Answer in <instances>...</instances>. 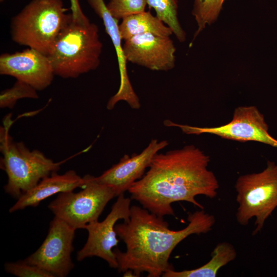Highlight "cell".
Returning <instances> with one entry per match:
<instances>
[{
	"label": "cell",
	"instance_id": "1",
	"mask_svg": "<svg viewBox=\"0 0 277 277\" xmlns=\"http://www.w3.org/2000/svg\"><path fill=\"white\" fill-rule=\"evenodd\" d=\"M209 162V156L192 145L157 153L147 172L129 189L130 198L161 217L174 215L172 204L176 202L204 209L195 197L213 199L219 188L216 176L208 169Z\"/></svg>",
	"mask_w": 277,
	"mask_h": 277
},
{
	"label": "cell",
	"instance_id": "2",
	"mask_svg": "<svg viewBox=\"0 0 277 277\" xmlns=\"http://www.w3.org/2000/svg\"><path fill=\"white\" fill-rule=\"evenodd\" d=\"M187 226L179 230L169 228L167 221L147 209L131 206L130 218L116 224L117 235L126 245V251L113 249L118 272L131 270L135 276L147 272L148 277H159L173 268L169 264L175 247L188 236L212 230L214 216L204 209L188 214Z\"/></svg>",
	"mask_w": 277,
	"mask_h": 277
},
{
	"label": "cell",
	"instance_id": "3",
	"mask_svg": "<svg viewBox=\"0 0 277 277\" xmlns=\"http://www.w3.org/2000/svg\"><path fill=\"white\" fill-rule=\"evenodd\" d=\"M102 48L98 27L89 19L77 21L72 17L48 56L55 75L76 78L98 67Z\"/></svg>",
	"mask_w": 277,
	"mask_h": 277
},
{
	"label": "cell",
	"instance_id": "4",
	"mask_svg": "<svg viewBox=\"0 0 277 277\" xmlns=\"http://www.w3.org/2000/svg\"><path fill=\"white\" fill-rule=\"evenodd\" d=\"M10 117L0 128L1 168L8 176L6 193L18 199L43 179L57 172L61 162H54L37 150H30L23 142L15 141L9 133Z\"/></svg>",
	"mask_w": 277,
	"mask_h": 277
},
{
	"label": "cell",
	"instance_id": "5",
	"mask_svg": "<svg viewBox=\"0 0 277 277\" xmlns=\"http://www.w3.org/2000/svg\"><path fill=\"white\" fill-rule=\"evenodd\" d=\"M67 11L62 0L31 1L12 20V39L48 55L72 18Z\"/></svg>",
	"mask_w": 277,
	"mask_h": 277
},
{
	"label": "cell",
	"instance_id": "6",
	"mask_svg": "<svg viewBox=\"0 0 277 277\" xmlns=\"http://www.w3.org/2000/svg\"><path fill=\"white\" fill-rule=\"evenodd\" d=\"M238 223L247 226L255 218L252 232L256 234L277 207V164L268 161L261 172L240 176L236 181Z\"/></svg>",
	"mask_w": 277,
	"mask_h": 277
},
{
	"label": "cell",
	"instance_id": "7",
	"mask_svg": "<svg viewBox=\"0 0 277 277\" xmlns=\"http://www.w3.org/2000/svg\"><path fill=\"white\" fill-rule=\"evenodd\" d=\"M85 185L79 192H61L48 205L54 215L76 229L97 221L107 203L116 196L110 187L84 176Z\"/></svg>",
	"mask_w": 277,
	"mask_h": 277
},
{
	"label": "cell",
	"instance_id": "8",
	"mask_svg": "<svg viewBox=\"0 0 277 277\" xmlns=\"http://www.w3.org/2000/svg\"><path fill=\"white\" fill-rule=\"evenodd\" d=\"M167 127H176L187 134L209 133L223 138L240 142L254 141L277 148V140L268 132L264 115L254 106H240L235 109L229 123L213 127H200L175 123L166 120Z\"/></svg>",
	"mask_w": 277,
	"mask_h": 277
},
{
	"label": "cell",
	"instance_id": "9",
	"mask_svg": "<svg viewBox=\"0 0 277 277\" xmlns=\"http://www.w3.org/2000/svg\"><path fill=\"white\" fill-rule=\"evenodd\" d=\"M76 229L54 216L48 232L40 247L24 261L52 274L65 277L74 267L71 253Z\"/></svg>",
	"mask_w": 277,
	"mask_h": 277
},
{
	"label": "cell",
	"instance_id": "10",
	"mask_svg": "<svg viewBox=\"0 0 277 277\" xmlns=\"http://www.w3.org/2000/svg\"><path fill=\"white\" fill-rule=\"evenodd\" d=\"M131 201V198L125 197L124 194L119 195L103 221H95L85 226L84 229L88 231V238L83 247L77 253V261L97 256L106 261L110 267L117 268L113 248L117 247L120 241L115 225L119 220L126 221L129 219Z\"/></svg>",
	"mask_w": 277,
	"mask_h": 277
},
{
	"label": "cell",
	"instance_id": "11",
	"mask_svg": "<svg viewBox=\"0 0 277 277\" xmlns=\"http://www.w3.org/2000/svg\"><path fill=\"white\" fill-rule=\"evenodd\" d=\"M127 62L153 71H167L175 65V47L170 37L147 33L133 36L123 45Z\"/></svg>",
	"mask_w": 277,
	"mask_h": 277
},
{
	"label": "cell",
	"instance_id": "12",
	"mask_svg": "<svg viewBox=\"0 0 277 277\" xmlns=\"http://www.w3.org/2000/svg\"><path fill=\"white\" fill-rule=\"evenodd\" d=\"M0 73L27 83L37 91L47 88L55 75L48 55L31 48L2 54Z\"/></svg>",
	"mask_w": 277,
	"mask_h": 277
},
{
	"label": "cell",
	"instance_id": "13",
	"mask_svg": "<svg viewBox=\"0 0 277 277\" xmlns=\"http://www.w3.org/2000/svg\"><path fill=\"white\" fill-rule=\"evenodd\" d=\"M168 145L166 140L152 139L139 154L131 156L124 155L120 162L98 176H92L94 181L106 185L113 189L116 196L124 194L144 175L154 156Z\"/></svg>",
	"mask_w": 277,
	"mask_h": 277
},
{
	"label": "cell",
	"instance_id": "14",
	"mask_svg": "<svg viewBox=\"0 0 277 277\" xmlns=\"http://www.w3.org/2000/svg\"><path fill=\"white\" fill-rule=\"evenodd\" d=\"M90 6L103 22L105 30L113 44L118 61L120 84L117 92L108 101V110H112L120 101H125L134 109L141 107L139 98L135 92L128 74L127 63L120 32L118 21L109 12L104 0H87Z\"/></svg>",
	"mask_w": 277,
	"mask_h": 277
},
{
	"label": "cell",
	"instance_id": "15",
	"mask_svg": "<svg viewBox=\"0 0 277 277\" xmlns=\"http://www.w3.org/2000/svg\"><path fill=\"white\" fill-rule=\"evenodd\" d=\"M85 179L70 170L63 174L57 172L43 179L34 187L23 194L9 209V212L22 210L28 207H36L46 199L57 193L73 191L83 188Z\"/></svg>",
	"mask_w": 277,
	"mask_h": 277
},
{
	"label": "cell",
	"instance_id": "16",
	"mask_svg": "<svg viewBox=\"0 0 277 277\" xmlns=\"http://www.w3.org/2000/svg\"><path fill=\"white\" fill-rule=\"evenodd\" d=\"M211 258L204 265L191 270L175 271L173 268L166 270L163 277H215L219 269L234 260L237 252L234 247L227 242L218 243L211 254Z\"/></svg>",
	"mask_w": 277,
	"mask_h": 277
},
{
	"label": "cell",
	"instance_id": "17",
	"mask_svg": "<svg viewBox=\"0 0 277 277\" xmlns=\"http://www.w3.org/2000/svg\"><path fill=\"white\" fill-rule=\"evenodd\" d=\"M122 40L147 33L165 37L173 34L171 29L150 11L137 13L122 19L119 25Z\"/></svg>",
	"mask_w": 277,
	"mask_h": 277
},
{
	"label": "cell",
	"instance_id": "18",
	"mask_svg": "<svg viewBox=\"0 0 277 277\" xmlns=\"http://www.w3.org/2000/svg\"><path fill=\"white\" fill-rule=\"evenodd\" d=\"M147 5L153 8L156 16L172 30L181 42L186 40V35L177 17V0H147Z\"/></svg>",
	"mask_w": 277,
	"mask_h": 277
},
{
	"label": "cell",
	"instance_id": "19",
	"mask_svg": "<svg viewBox=\"0 0 277 277\" xmlns=\"http://www.w3.org/2000/svg\"><path fill=\"white\" fill-rule=\"evenodd\" d=\"M225 0H193L192 15L196 22L197 29L193 39L205 28L216 21Z\"/></svg>",
	"mask_w": 277,
	"mask_h": 277
},
{
	"label": "cell",
	"instance_id": "20",
	"mask_svg": "<svg viewBox=\"0 0 277 277\" xmlns=\"http://www.w3.org/2000/svg\"><path fill=\"white\" fill-rule=\"evenodd\" d=\"M35 89L27 83L17 80L12 87L1 92L0 107L12 109L17 101L21 98H37L38 95Z\"/></svg>",
	"mask_w": 277,
	"mask_h": 277
},
{
	"label": "cell",
	"instance_id": "21",
	"mask_svg": "<svg viewBox=\"0 0 277 277\" xmlns=\"http://www.w3.org/2000/svg\"><path fill=\"white\" fill-rule=\"evenodd\" d=\"M147 0H110L107 7L118 20L145 11Z\"/></svg>",
	"mask_w": 277,
	"mask_h": 277
},
{
	"label": "cell",
	"instance_id": "22",
	"mask_svg": "<svg viewBox=\"0 0 277 277\" xmlns=\"http://www.w3.org/2000/svg\"><path fill=\"white\" fill-rule=\"evenodd\" d=\"M4 268L6 272L18 277H54L47 271L29 264L24 260L6 263Z\"/></svg>",
	"mask_w": 277,
	"mask_h": 277
},
{
	"label": "cell",
	"instance_id": "23",
	"mask_svg": "<svg viewBox=\"0 0 277 277\" xmlns=\"http://www.w3.org/2000/svg\"><path fill=\"white\" fill-rule=\"evenodd\" d=\"M81 0H70V9L73 18L77 21H85L88 19L83 13L80 5Z\"/></svg>",
	"mask_w": 277,
	"mask_h": 277
},
{
	"label": "cell",
	"instance_id": "24",
	"mask_svg": "<svg viewBox=\"0 0 277 277\" xmlns=\"http://www.w3.org/2000/svg\"><path fill=\"white\" fill-rule=\"evenodd\" d=\"M4 1V0H0V2H1V3L3 2Z\"/></svg>",
	"mask_w": 277,
	"mask_h": 277
}]
</instances>
